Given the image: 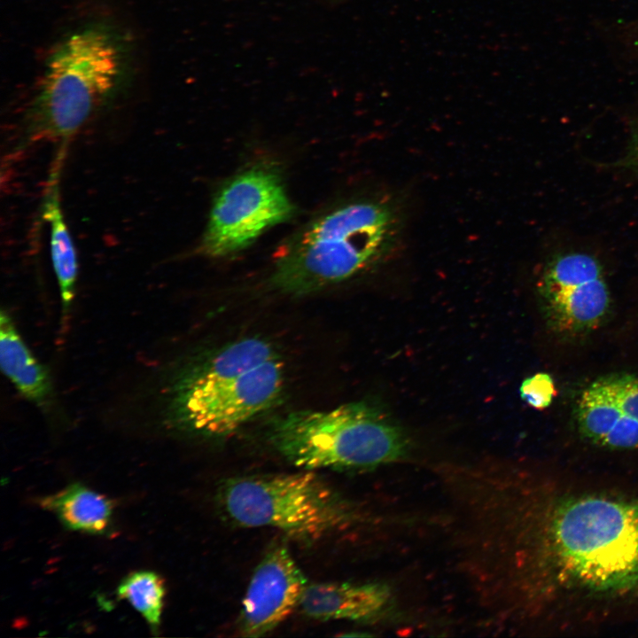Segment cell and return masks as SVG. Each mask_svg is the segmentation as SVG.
Segmentation results:
<instances>
[{"mask_svg":"<svg viewBox=\"0 0 638 638\" xmlns=\"http://www.w3.org/2000/svg\"><path fill=\"white\" fill-rule=\"evenodd\" d=\"M564 481L535 526L542 588L561 618L638 605V488Z\"/></svg>","mask_w":638,"mask_h":638,"instance_id":"obj_1","label":"cell"},{"mask_svg":"<svg viewBox=\"0 0 638 638\" xmlns=\"http://www.w3.org/2000/svg\"><path fill=\"white\" fill-rule=\"evenodd\" d=\"M130 68V43L117 27L92 22L65 35L50 52L28 107V141L67 142L122 91Z\"/></svg>","mask_w":638,"mask_h":638,"instance_id":"obj_2","label":"cell"},{"mask_svg":"<svg viewBox=\"0 0 638 638\" xmlns=\"http://www.w3.org/2000/svg\"><path fill=\"white\" fill-rule=\"evenodd\" d=\"M401 218L383 199H359L311 222L275 262L269 283L303 296L351 278L381 262L395 248Z\"/></svg>","mask_w":638,"mask_h":638,"instance_id":"obj_3","label":"cell"},{"mask_svg":"<svg viewBox=\"0 0 638 638\" xmlns=\"http://www.w3.org/2000/svg\"><path fill=\"white\" fill-rule=\"evenodd\" d=\"M267 440L290 463L310 471L374 467L399 459L408 447L402 430L362 401L278 416Z\"/></svg>","mask_w":638,"mask_h":638,"instance_id":"obj_4","label":"cell"},{"mask_svg":"<svg viewBox=\"0 0 638 638\" xmlns=\"http://www.w3.org/2000/svg\"><path fill=\"white\" fill-rule=\"evenodd\" d=\"M217 499L234 524L274 527L304 542L339 532L354 517L343 497L310 470L227 478Z\"/></svg>","mask_w":638,"mask_h":638,"instance_id":"obj_5","label":"cell"},{"mask_svg":"<svg viewBox=\"0 0 638 638\" xmlns=\"http://www.w3.org/2000/svg\"><path fill=\"white\" fill-rule=\"evenodd\" d=\"M284 386L280 358L238 376L200 382L171 380L168 417L207 437L227 436L273 406Z\"/></svg>","mask_w":638,"mask_h":638,"instance_id":"obj_6","label":"cell"},{"mask_svg":"<svg viewBox=\"0 0 638 638\" xmlns=\"http://www.w3.org/2000/svg\"><path fill=\"white\" fill-rule=\"evenodd\" d=\"M293 206L278 173L254 166L224 184L214 198L201 242L212 257L237 253L262 232L293 214Z\"/></svg>","mask_w":638,"mask_h":638,"instance_id":"obj_7","label":"cell"},{"mask_svg":"<svg viewBox=\"0 0 638 638\" xmlns=\"http://www.w3.org/2000/svg\"><path fill=\"white\" fill-rule=\"evenodd\" d=\"M539 292L549 325L569 336L595 329L611 305L602 265L586 253L568 252L552 258L541 275Z\"/></svg>","mask_w":638,"mask_h":638,"instance_id":"obj_8","label":"cell"},{"mask_svg":"<svg viewBox=\"0 0 638 638\" xmlns=\"http://www.w3.org/2000/svg\"><path fill=\"white\" fill-rule=\"evenodd\" d=\"M307 581L288 549L272 548L256 566L238 619L241 635L260 637L274 630L300 605Z\"/></svg>","mask_w":638,"mask_h":638,"instance_id":"obj_9","label":"cell"},{"mask_svg":"<svg viewBox=\"0 0 638 638\" xmlns=\"http://www.w3.org/2000/svg\"><path fill=\"white\" fill-rule=\"evenodd\" d=\"M581 435L614 450L638 447V377H601L582 393L576 408Z\"/></svg>","mask_w":638,"mask_h":638,"instance_id":"obj_10","label":"cell"},{"mask_svg":"<svg viewBox=\"0 0 638 638\" xmlns=\"http://www.w3.org/2000/svg\"><path fill=\"white\" fill-rule=\"evenodd\" d=\"M389 599L390 590L382 583L319 582L307 584L299 606L317 620H362L378 614Z\"/></svg>","mask_w":638,"mask_h":638,"instance_id":"obj_11","label":"cell"},{"mask_svg":"<svg viewBox=\"0 0 638 638\" xmlns=\"http://www.w3.org/2000/svg\"><path fill=\"white\" fill-rule=\"evenodd\" d=\"M280 358L269 341L257 337L231 342L183 366L173 377L182 382L232 377Z\"/></svg>","mask_w":638,"mask_h":638,"instance_id":"obj_12","label":"cell"},{"mask_svg":"<svg viewBox=\"0 0 638 638\" xmlns=\"http://www.w3.org/2000/svg\"><path fill=\"white\" fill-rule=\"evenodd\" d=\"M0 362L3 372L23 397L41 408L49 404L52 386L48 371L31 353L4 310L0 315Z\"/></svg>","mask_w":638,"mask_h":638,"instance_id":"obj_13","label":"cell"},{"mask_svg":"<svg viewBox=\"0 0 638 638\" xmlns=\"http://www.w3.org/2000/svg\"><path fill=\"white\" fill-rule=\"evenodd\" d=\"M59 163L61 161L58 160L51 174L43 198V212L44 220L49 222L51 228V260L59 287L62 312L66 316L74 299L78 262L75 248L59 205L58 185Z\"/></svg>","mask_w":638,"mask_h":638,"instance_id":"obj_14","label":"cell"},{"mask_svg":"<svg viewBox=\"0 0 638 638\" xmlns=\"http://www.w3.org/2000/svg\"><path fill=\"white\" fill-rule=\"evenodd\" d=\"M41 504L54 511L69 528L89 533L105 532L112 515L107 498L78 484L43 498Z\"/></svg>","mask_w":638,"mask_h":638,"instance_id":"obj_15","label":"cell"},{"mask_svg":"<svg viewBox=\"0 0 638 638\" xmlns=\"http://www.w3.org/2000/svg\"><path fill=\"white\" fill-rule=\"evenodd\" d=\"M163 580L154 572H137L125 579L118 595L128 600L152 626H158L163 607Z\"/></svg>","mask_w":638,"mask_h":638,"instance_id":"obj_16","label":"cell"},{"mask_svg":"<svg viewBox=\"0 0 638 638\" xmlns=\"http://www.w3.org/2000/svg\"><path fill=\"white\" fill-rule=\"evenodd\" d=\"M555 393V383L546 373H537L527 377L520 386L522 400L537 409L547 408L551 403Z\"/></svg>","mask_w":638,"mask_h":638,"instance_id":"obj_17","label":"cell"},{"mask_svg":"<svg viewBox=\"0 0 638 638\" xmlns=\"http://www.w3.org/2000/svg\"><path fill=\"white\" fill-rule=\"evenodd\" d=\"M616 166L638 173V127L632 136L625 156L616 163Z\"/></svg>","mask_w":638,"mask_h":638,"instance_id":"obj_18","label":"cell"}]
</instances>
